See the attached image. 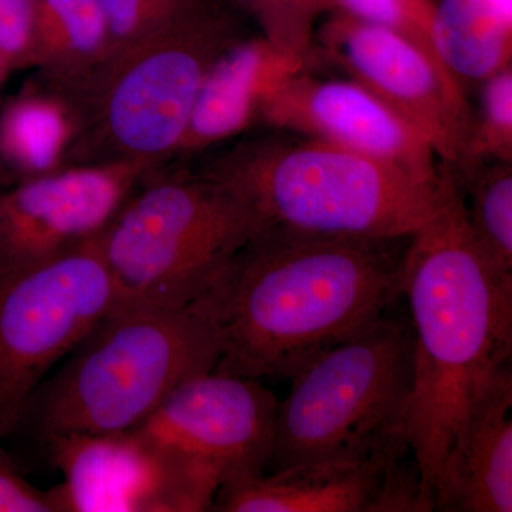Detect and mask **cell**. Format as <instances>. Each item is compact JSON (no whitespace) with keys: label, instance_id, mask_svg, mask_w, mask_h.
<instances>
[{"label":"cell","instance_id":"1","mask_svg":"<svg viewBox=\"0 0 512 512\" xmlns=\"http://www.w3.org/2000/svg\"><path fill=\"white\" fill-rule=\"evenodd\" d=\"M410 237L255 232L192 303L217 332L214 372L291 380L372 326L402 298Z\"/></svg>","mask_w":512,"mask_h":512},{"label":"cell","instance_id":"2","mask_svg":"<svg viewBox=\"0 0 512 512\" xmlns=\"http://www.w3.org/2000/svg\"><path fill=\"white\" fill-rule=\"evenodd\" d=\"M440 204L410 237L400 295L413 332L407 441L427 510L478 389L512 359V275L478 249L456 167L440 164Z\"/></svg>","mask_w":512,"mask_h":512},{"label":"cell","instance_id":"3","mask_svg":"<svg viewBox=\"0 0 512 512\" xmlns=\"http://www.w3.org/2000/svg\"><path fill=\"white\" fill-rule=\"evenodd\" d=\"M245 138L197 170L245 202L255 232L410 237L433 217L441 188L316 138Z\"/></svg>","mask_w":512,"mask_h":512},{"label":"cell","instance_id":"4","mask_svg":"<svg viewBox=\"0 0 512 512\" xmlns=\"http://www.w3.org/2000/svg\"><path fill=\"white\" fill-rule=\"evenodd\" d=\"M244 39L238 20L214 0L109 57L66 101L74 136L63 168L133 165L151 171L174 160L205 77Z\"/></svg>","mask_w":512,"mask_h":512},{"label":"cell","instance_id":"5","mask_svg":"<svg viewBox=\"0 0 512 512\" xmlns=\"http://www.w3.org/2000/svg\"><path fill=\"white\" fill-rule=\"evenodd\" d=\"M218 356L217 332L197 306L117 303L37 387L18 426L43 441L134 429Z\"/></svg>","mask_w":512,"mask_h":512},{"label":"cell","instance_id":"6","mask_svg":"<svg viewBox=\"0 0 512 512\" xmlns=\"http://www.w3.org/2000/svg\"><path fill=\"white\" fill-rule=\"evenodd\" d=\"M245 202L188 164L151 171L101 232L117 302L187 308L255 234Z\"/></svg>","mask_w":512,"mask_h":512},{"label":"cell","instance_id":"7","mask_svg":"<svg viewBox=\"0 0 512 512\" xmlns=\"http://www.w3.org/2000/svg\"><path fill=\"white\" fill-rule=\"evenodd\" d=\"M291 382L288 396L278 404L268 471L320 458L366 457L410 447L409 316H393L390 309L369 328L313 359Z\"/></svg>","mask_w":512,"mask_h":512},{"label":"cell","instance_id":"8","mask_svg":"<svg viewBox=\"0 0 512 512\" xmlns=\"http://www.w3.org/2000/svg\"><path fill=\"white\" fill-rule=\"evenodd\" d=\"M99 238L28 271L0 275V443L50 370L119 303Z\"/></svg>","mask_w":512,"mask_h":512},{"label":"cell","instance_id":"9","mask_svg":"<svg viewBox=\"0 0 512 512\" xmlns=\"http://www.w3.org/2000/svg\"><path fill=\"white\" fill-rule=\"evenodd\" d=\"M63 481L47 491L53 512L211 511L224 477L130 429L45 440Z\"/></svg>","mask_w":512,"mask_h":512},{"label":"cell","instance_id":"10","mask_svg":"<svg viewBox=\"0 0 512 512\" xmlns=\"http://www.w3.org/2000/svg\"><path fill=\"white\" fill-rule=\"evenodd\" d=\"M320 62L379 97L426 138L443 163L466 161L474 113L463 87L423 50L392 29L332 12L316 29Z\"/></svg>","mask_w":512,"mask_h":512},{"label":"cell","instance_id":"11","mask_svg":"<svg viewBox=\"0 0 512 512\" xmlns=\"http://www.w3.org/2000/svg\"><path fill=\"white\" fill-rule=\"evenodd\" d=\"M278 404L259 380L211 370L175 387L134 430L214 467L227 484L268 471Z\"/></svg>","mask_w":512,"mask_h":512},{"label":"cell","instance_id":"12","mask_svg":"<svg viewBox=\"0 0 512 512\" xmlns=\"http://www.w3.org/2000/svg\"><path fill=\"white\" fill-rule=\"evenodd\" d=\"M147 174L133 165H80L0 190V275L99 238Z\"/></svg>","mask_w":512,"mask_h":512},{"label":"cell","instance_id":"13","mask_svg":"<svg viewBox=\"0 0 512 512\" xmlns=\"http://www.w3.org/2000/svg\"><path fill=\"white\" fill-rule=\"evenodd\" d=\"M258 121L373 158L421 183H440L439 157L426 138L353 80L295 74L266 97Z\"/></svg>","mask_w":512,"mask_h":512},{"label":"cell","instance_id":"14","mask_svg":"<svg viewBox=\"0 0 512 512\" xmlns=\"http://www.w3.org/2000/svg\"><path fill=\"white\" fill-rule=\"evenodd\" d=\"M221 512H426L412 448L366 457L305 461L231 481L215 495Z\"/></svg>","mask_w":512,"mask_h":512},{"label":"cell","instance_id":"15","mask_svg":"<svg viewBox=\"0 0 512 512\" xmlns=\"http://www.w3.org/2000/svg\"><path fill=\"white\" fill-rule=\"evenodd\" d=\"M434 511H512V366L478 389L433 497Z\"/></svg>","mask_w":512,"mask_h":512},{"label":"cell","instance_id":"16","mask_svg":"<svg viewBox=\"0 0 512 512\" xmlns=\"http://www.w3.org/2000/svg\"><path fill=\"white\" fill-rule=\"evenodd\" d=\"M313 67L309 60L278 49L264 36L239 40L212 64L171 163H188L244 133L258 123L262 103L279 84L295 74L312 72Z\"/></svg>","mask_w":512,"mask_h":512},{"label":"cell","instance_id":"17","mask_svg":"<svg viewBox=\"0 0 512 512\" xmlns=\"http://www.w3.org/2000/svg\"><path fill=\"white\" fill-rule=\"evenodd\" d=\"M111 56L99 0H35L36 79L69 99L92 82Z\"/></svg>","mask_w":512,"mask_h":512},{"label":"cell","instance_id":"18","mask_svg":"<svg viewBox=\"0 0 512 512\" xmlns=\"http://www.w3.org/2000/svg\"><path fill=\"white\" fill-rule=\"evenodd\" d=\"M73 136L74 119L66 101L39 80L3 100L0 164L8 187L63 170Z\"/></svg>","mask_w":512,"mask_h":512},{"label":"cell","instance_id":"19","mask_svg":"<svg viewBox=\"0 0 512 512\" xmlns=\"http://www.w3.org/2000/svg\"><path fill=\"white\" fill-rule=\"evenodd\" d=\"M431 43L463 89L464 83H483L511 66L510 0L434 2Z\"/></svg>","mask_w":512,"mask_h":512},{"label":"cell","instance_id":"20","mask_svg":"<svg viewBox=\"0 0 512 512\" xmlns=\"http://www.w3.org/2000/svg\"><path fill=\"white\" fill-rule=\"evenodd\" d=\"M456 168L478 249L497 271L512 275V161L481 160Z\"/></svg>","mask_w":512,"mask_h":512},{"label":"cell","instance_id":"21","mask_svg":"<svg viewBox=\"0 0 512 512\" xmlns=\"http://www.w3.org/2000/svg\"><path fill=\"white\" fill-rule=\"evenodd\" d=\"M261 26L268 42L309 62H320L316 52V25L335 12L330 0H241Z\"/></svg>","mask_w":512,"mask_h":512},{"label":"cell","instance_id":"22","mask_svg":"<svg viewBox=\"0 0 512 512\" xmlns=\"http://www.w3.org/2000/svg\"><path fill=\"white\" fill-rule=\"evenodd\" d=\"M481 160L512 161L511 66L481 83L480 113L474 116L470 146L461 165Z\"/></svg>","mask_w":512,"mask_h":512},{"label":"cell","instance_id":"23","mask_svg":"<svg viewBox=\"0 0 512 512\" xmlns=\"http://www.w3.org/2000/svg\"><path fill=\"white\" fill-rule=\"evenodd\" d=\"M204 0H99L111 37V55L173 25Z\"/></svg>","mask_w":512,"mask_h":512},{"label":"cell","instance_id":"24","mask_svg":"<svg viewBox=\"0 0 512 512\" xmlns=\"http://www.w3.org/2000/svg\"><path fill=\"white\" fill-rule=\"evenodd\" d=\"M335 12L392 29L423 50L434 63L441 64L431 43L436 0H330ZM457 82V80H456Z\"/></svg>","mask_w":512,"mask_h":512},{"label":"cell","instance_id":"25","mask_svg":"<svg viewBox=\"0 0 512 512\" xmlns=\"http://www.w3.org/2000/svg\"><path fill=\"white\" fill-rule=\"evenodd\" d=\"M0 53L12 73L35 66V0H0Z\"/></svg>","mask_w":512,"mask_h":512},{"label":"cell","instance_id":"26","mask_svg":"<svg viewBox=\"0 0 512 512\" xmlns=\"http://www.w3.org/2000/svg\"><path fill=\"white\" fill-rule=\"evenodd\" d=\"M0 512H53L47 491L26 480L0 443Z\"/></svg>","mask_w":512,"mask_h":512},{"label":"cell","instance_id":"27","mask_svg":"<svg viewBox=\"0 0 512 512\" xmlns=\"http://www.w3.org/2000/svg\"><path fill=\"white\" fill-rule=\"evenodd\" d=\"M10 72L8 63H6L5 57L0 53V107H2V90L5 86L6 79H8ZM8 178H6L5 171H3L2 164H0V190L8 187Z\"/></svg>","mask_w":512,"mask_h":512}]
</instances>
